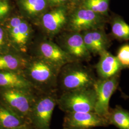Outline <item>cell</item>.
<instances>
[{
	"mask_svg": "<svg viewBox=\"0 0 129 129\" xmlns=\"http://www.w3.org/2000/svg\"><path fill=\"white\" fill-rule=\"evenodd\" d=\"M96 94L93 87L63 92L57 98L58 108L64 113L94 111Z\"/></svg>",
	"mask_w": 129,
	"mask_h": 129,
	"instance_id": "1",
	"label": "cell"
},
{
	"mask_svg": "<svg viewBox=\"0 0 129 129\" xmlns=\"http://www.w3.org/2000/svg\"><path fill=\"white\" fill-rule=\"evenodd\" d=\"M57 98L52 92L37 95L28 119L33 129H51L52 117L57 104Z\"/></svg>",
	"mask_w": 129,
	"mask_h": 129,
	"instance_id": "2",
	"label": "cell"
},
{
	"mask_svg": "<svg viewBox=\"0 0 129 129\" xmlns=\"http://www.w3.org/2000/svg\"><path fill=\"white\" fill-rule=\"evenodd\" d=\"M36 96L31 88H5L1 93L0 101L29 123V116Z\"/></svg>",
	"mask_w": 129,
	"mask_h": 129,
	"instance_id": "3",
	"label": "cell"
},
{
	"mask_svg": "<svg viewBox=\"0 0 129 129\" xmlns=\"http://www.w3.org/2000/svg\"><path fill=\"white\" fill-rule=\"evenodd\" d=\"M120 74L109 78L97 79L93 86L96 94L94 112L107 120L110 109V101L119 86Z\"/></svg>",
	"mask_w": 129,
	"mask_h": 129,
	"instance_id": "4",
	"label": "cell"
},
{
	"mask_svg": "<svg viewBox=\"0 0 129 129\" xmlns=\"http://www.w3.org/2000/svg\"><path fill=\"white\" fill-rule=\"evenodd\" d=\"M97 78L91 70L79 66L70 67L62 73L61 88L64 92L93 87Z\"/></svg>",
	"mask_w": 129,
	"mask_h": 129,
	"instance_id": "5",
	"label": "cell"
},
{
	"mask_svg": "<svg viewBox=\"0 0 129 129\" xmlns=\"http://www.w3.org/2000/svg\"><path fill=\"white\" fill-rule=\"evenodd\" d=\"M109 125L106 119L94 111L66 113L63 123L64 129H94Z\"/></svg>",
	"mask_w": 129,
	"mask_h": 129,
	"instance_id": "6",
	"label": "cell"
},
{
	"mask_svg": "<svg viewBox=\"0 0 129 129\" xmlns=\"http://www.w3.org/2000/svg\"><path fill=\"white\" fill-rule=\"evenodd\" d=\"M107 21L105 16L99 15L81 6L72 14L69 25L73 32H80L98 28L104 27Z\"/></svg>",
	"mask_w": 129,
	"mask_h": 129,
	"instance_id": "7",
	"label": "cell"
},
{
	"mask_svg": "<svg viewBox=\"0 0 129 129\" xmlns=\"http://www.w3.org/2000/svg\"><path fill=\"white\" fill-rule=\"evenodd\" d=\"M56 72L50 65L42 61L33 64L26 71L24 76L32 87L33 84L44 88L53 85L55 80Z\"/></svg>",
	"mask_w": 129,
	"mask_h": 129,
	"instance_id": "8",
	"label": "cell"
},
{
	"mask_svg": "<svg viewBox=\"0 0 129 129\" xmlns=\"http://www.w3.org/2000/svg\"><path fill=\"white\" fill-rule=\"evenodd\" d=\"M82 35L88 50L94 54L100 55L110 46L111 40L104 27L84 31Z\"/></svg>",
	"mask_w": 129,
	"mask_h": 129,
	"instance_id": "9",
	"label": "cell"
},
{
	"mask_svg": "<svg viewBox=\"0 0 129 129\" xmlns=\"http://www.w3.org/2000/svg\"><path fill=\"white\" fill-rule=\"evenodd\" d=\"M100 58L96 66L97 73L100 78H107L120 73L123 69L115 55L108 50L100 55Z\"/></svg>",
	"mask_w": 129,
	"mask_h": 129,
	"instance_id": "10",
	"label": "cell"
},
{
	"mask_svg": "<svg viewBox=\"0 0 129 129\" xmlns=\"http://www.w3.org/2000/svg\"><path fill=\"white\" fill-rule=\"evenodd\" d=\"M66 45L69 54L78 59L88 58L90 55L83 40L82 34L73 32L67 37Z\"/></svg>",
	"mask_w": 129,
	"mask_h": 129,
	"instance_id": "11",
	"label": "cell"
},
{
	"mask_svg": "<svg viewBox=\"0 0 129 129\" xmlns=\"http://www.w3.org/2000/svg\"><path fill=\"white\" fill-rule=\"evenodd\" d=\"M27 125H30L25 120L0 101V129H16Z\"/></svg>",
	"mask_w": 129,
	"mask_h": 129,
	"instance_id": "12",
	"label": "cell"
},
{
	"mask_svg": "<svg viewBox=\"0 0 129 129\" xmlns=\"http://www.w3.org/2000/svg\"><path fill=\"white\" fill-rule=\"evenodd\" d=\"M0 87L5 88H31L23 74L12 71H0Z\"/></svg>",
	"mask_w": 129,
	"mask_h": 129,
	"instance_id": "13",
	"label": "cell"
},
{
	"mask_svg": "<svg viewBox=\"0 0 129 129\" xmlns=\"http://www.w3.org/2000/svg\"><path fill=\"white\" fill-rule=\"evenodd\" d=\"M66 21V12L62 9L55 10L47 13L42 17V23L44 27L50 32L58 30Z\"/></svg>",
	"mask_w": 129,
	"mask_h": 129,
	"instance_id": "14",
	"label": "cell"
},
{
	"mask_svg": "<svg viewBox=\"0 0 129 129\" xmlns=\"http://www.w3.org/2000/svg\"><path fill=\"white\" fill-rule=\"evenodd\" d=\"M107 120L119 129H129V111L119 105L110 108Z\"/></svg>",
	"mask_w": 129,
	"mask_h": 129,
	"instance_id": "15",
	"label": "cell"
},
{
	"mask_svg": "<svg viewBox=\"0 0 129 129\" xmlns=\"http://www.w3.org/2000/svg\"><path fill=\"white\" fill-rule=\"evenodd\" d=\"M113 37L120 41H129V24L121 17L117 16L111 21Z\"/></svg>",
	"mask_w": 129,
	"mask_h": 129,
	"instance_id": "16",
	"label": "cell"
},
{
	"mask_svg": "<svg viewBox=\"0 0 129 129\" xmlns=\"http://www.w3.org/2000/svg\"><path fill=\"white\" fill-rule=\"evenodd\" d=\"M42 54L54 62H62L68 58L67 55L55 45L50 43H43L40 46Z\"/></svg>",
	"mask_w": 129,
	"mask_h": 129,
	"instance_id": "17",
	"label": "cell"
},
{
	"mask_svg": "<svg viewBox=\"0 0 129 129\" xmlns=\"http://www.w3.org/2000/svg\"><path fill=\"white\" fill-rule=\"evenodd\" d=\"M110 0H82V7L106 17L109 10Z\"/></svg>",
	"mask_w": 129,
	"mask_h": 129,
	"instance_id": "18",
	"label": "cell"
},
{
	"mask_svg": "<svg viewBox=\"0 0 129 129\" xmlns=\"http://www.w3.org/2000/svg\"><path fill=\"white\" fill-rule=\"evenodd\" d=\"M21 4L23 9L31 15L41 12L46 5V0H21Z\"/></svg>",
	"mask_w": 129,
	"mask_h": 129,
	"instance_id": "19",
	"label": "cell"
},
{
	"mask_svg": "<svg viewBox=\"0 0 129 129\" xmlns=\"http://www.w3.org/2000/svg\"><path fill=\"white\" fill-rule=\"evenodd\" d=\"M20 63L18 59L10 55L0 56V71H12L17 70Z\"/></svg>",
	"mask_w": 129,
	"mask_h": 129,
	"instance_id": "20",
	"label": "cell"
},
{
	"mask_svg": "<svg viewBox=\"0 0 129 129\" xmlns=\"http://www.w3.org/2000/svg\"><path fill=\"white\" fill-rule=\"evenodd\" d=\"M116 56L123 69L129 68V44L120 46Z\"/></svg>",
	"mask_w": 129,
	"mask_h": 129,
	"instance_id": "21",
	"label": "cell"
},
{
	"mask_svg": "<svg viewBox=\"0 0 129 129\" xmlns=\"http://www.w3.org/2000/svg\"><path fill=\"white\" fill-rule=\"evenodd\" d=\"M30 34V28L27 23L22 21L20 24L19 33L15 43L19 46H24L27 41Z\"/></svg>",
	"mask_w": 129,
	"mask_h": 129,
	"instance_id": "22",
	"label": "cell"
},
{
	"mask_svg": "<svg viewBox=\"0 0 129 129\" xmlns=\"http://www.w3.org/2000/svg\"><path fill=\"white\" fill-rule=\"evenodd\" d=\"M9 5L6 1L0 2V18L7 14L9 11Z\"/></svg>",
	"mask_w": 129,
	"mask_h": 129,
	"instance_id": "23",
	"label": "cell"
},
{
	"mask_svg": "<svg viewBox=\"0 0 129 129\" xmlns=\"http://www.w3.org/2000/svg\"><path fill=\"white\" fill-rule=\"evenodd\" d=\"M51 4L54 5H61L65 3L67 0H49Z\"/></svg>",
	"mask_w": 129,
	"mask_h": 129,
	"instance_id": "24",
	"label": "cell"
},
{
	"mask_svg": "<svg viewBox=\"0 0 129 129\" xmlns=\"http://www.w3.org/2000/svg\"><path fill=\"white\" fill-rule=\"evenodd\" d=\"M4 43V31L2 28L0 27V46Z\"/></svg>",
	"mask_w": 129,
	"mask_h": 129,
	"instance_id": "25",
	"label": "cell"
},
{
	"mask_svg": "<svg viewBox=\"0 0 129 129\" xmlns=\"http://www.w3.org/2000/svg\"><path fill=\"white\" fill-rule=\"evenodd\" d=\"M33 129L32 127L30 126V125H27V126H23V127H19V128H17L16 129Z\"/></svg>",
	"mask_w": 129,
	"mask_h": 129,
	"instance_id": "26",
	"label": "cell"
},
{
	"mask_svg": "<svg viewBox=\"0 0 129 129\" xmlns=\"http://www.w3.org/2000/svg\"><path fill=\"white\" fill-rule=\"evenodd\" d=\"M72 2H74V3H77V2H78V1H79V0H71Z\"/></svg>",
	"mask_w": 129,
	"mask_h": 129,
	"instance_id": "27",
	"label": "cell"
},
{
	"mask_svg": "<svg viewBox=\"0 0 129 129\" xmlns=\"http://www.w3.org/2000/svg\"><path fill=\"white\" fill-rule=\"evenodd\" d=\"M1 0H0V2H1Z\"/></svg>",
	"mask_w": 129,
	"mask_h": 129,
	"instance_id": "28",
	"label": "cell"
},
{
	"mask_svg": "<svg viewBox=\"0 0 129 129\" xmlns=\"http://www.w3.org/2000/svg\"><path fill=\"white\" fill-rule=\"evenodd\" d=\"M63 129H64V128H63Z\"/></svg>",
	"mask_w": 129,
	"mask_h": 129,
	"instance_id": "29",
	"label": "cell"
}]
</instances>
